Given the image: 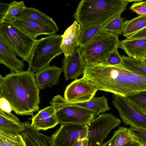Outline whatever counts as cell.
<instances>
[{
    "label": "cell",
    "instance_id": "cell-37",
    "mask_svg": "<svg viewBox=\"0 0 146 146\" xmlns=\"http://www.w3.org/2000/svg\"><path fill=\"white\" fill-rule=\"evenodd\" d=\"M87 134L81 136L77 139L73 146H88Z\"/></svg>",
    "mask_w": 146,
    "mask_h": 146
},
{
    "label": "cell",
    "instance_id": "cell-33",
    "mask_svg": "<svg viewBox=\"0 0 146 146\" xmlns=\"http://www.w3.org/2000/svg\"><path fill=\"white\" fill-rule=\"evenodd\" d=\"M0 110L9 114H11L12 109L8 101L3 97L0 98Z\"/></svg>",
    "mask_w": 146,
    "mask_h": 146
},
{
    "label": "cell",
    "instance_id": "cell-32",
    "mask_svg": "<svg viewBox=\"0 0 146 146\" xmlns=\"http://www.w3.org/2000/svg\"><path fill=\"white\" fill-rule=\"evenodd\" d=\"M131 132L137 137L138 142L141 144L146 146V129L129 128Z\"/></svg>",
    "mask_w": 146,
    "mask_h": 146
},
{
    "label": "cell",
    "instance_id": "cell-14",
    "mask_svg": "<svg viewBox=\"0 0 146 146\" xmlns=\"http://www.w3.org/2000/svg\"><path fill=\"white\" fill-rule=\"evenodd\" d=\"M81 32V26L75 21L61 35V48L64 57L71 55L79 46Z\"/></svg>",
    "mask_w": 146,
    "mask_h": 146
},
{
    "label": "cell",
    "instance_id": "cell-13",
    "mask_svg": "<svg viewBox=\"0 0 146 146\" xmlns=\"http://www.w3.org/2000/svg\"><path fill=\"white\" fill-rule=\"evenodd\" d=\"M13 23L20 30L35 40L38 35H49L56 33L46 26L28 19L15 18Z\"/></svg>",
    "mask_w": 146,
    "mask_h": 146
},
{
    "label": "cell",
    "instance_id": "cell-10",
    "mask_svg": "<svg viewBox=\"0 0 146 146\" xmlns=\"http://www.w3.org/2000/svg\"><path fill=\"white\" fill-rule=\"evenodd\" d=\"M88 123L61 124L50 137L53 146H73L80 137L87 134Z\"/></svg>",
    "mask_w": 146,
    "mask_h": 146
},
{
    "label": "cell",
    "instance_id": "cell-15",
    "mask_svg": "<svg viewBox=\"0 0 146 146\" xmlns=\"http://www.w3.org/2000/svg\"><path fill=\"white\" fill-rule=\"evenodd\" d=\"M63 70L56 66H49L36 72L34 74L35 80L40 90L45 87L50 88L58 85L59 78Z\"/></svg>",
    "mask_w": 146,
    "mask_h": 146
},
{
    "label": "cell",
    "instance_id": "cell-31",
    "mask_svg": "<svg viewBox=\"0 0 146 146\" xmlns=\"http://www.w3.org/2000/svg\"><path fill=\"white\" fill-rule=\"evenodd\" d=\"M130 8L139 16L146 15V1L134 2Z\"/></svg>",
    "mask_w": 146,
    "mask_h": 146
},
{
    "label": "cell",
    "instance_id": "cell-30",
    "mask_svg": "<svg viewBox=\"0 0 146 146\" xmlns=\"http://www.w3.org/2000/svg\"><path fill=\"white\" fill-rule=\"evenodd\" d=\"M118 48L117 47H116L101 64L108 66H116L120 65L122 62V58L118 52Z\"/></svg>",
    "mask_w": 146,
    "mask_h": 146
},
{
    "label": "cell",
    "instance_id": "cell-11",
    "mask_svg": "<svg viewBox=\"0 0 146 146\" xmlns=\"http://www.w3.org/2000/svg\"><path fill=\"white\" fill-rule=\"evenodd\" d=\"M62 63V68L66 81L77 79L78 76L84 74L85 64L79 46L71 55L64 57Z\"/></svg>",
    "mask_w": 146,
    "mask_h": 146
},
{
    "label": "cell",
    "instance_id": "cell-9",
    "mask_svg": "<svg viewBox=\"0 0 146 146\" xmlns=\"http://www.w3.org/2000/svg\"><path fill=\"white\" fill-rule=\"evenodd\" d=\"M98 90V87L88 78L83 76L74 80L66 87L64 98L71 103L90 100Z\"/></svg>",
    "mask_w": 146,
    "mask_h": 146
},
{
    "label": "cell",
    "instance_id": "cell-27",
    "mask_svg": "<svg viewBox=\"0 0 146 146\" xmlns=\"http://www.w3.org/2000/svg\"><path fill=\"white\" fill-rule=\"evenodd\" d=\"M104 24L91 25L81 29L78 46L83 47L90 41Z\"/></svg>",
    "mask_w": 146,
    "mask_h": 146
},
{
    "label": "cell",
    "instance_id": "cell-18",
    "mask_svg": "<svg viewBox=\"0 0 146 146\" xmlns=\"http://www.w3.org/2000/svg\"><path fill=\"white\" fill-rule=\"evenodd\" d=\"M15 17L33 20L47 27L56 32L59 30L53 18L34 7H26L23 10L16 15Z\"/></svg>",
    "mask_w": 146,
    "mask_h": 146
},
{
    "label": "cell",
    "instance_id": "cell-17",
    "mask_svg": "<svg viewBox=\"0 0 146 146\" xmlns=\"http://www.w3.org/2000/svg\"><path fill=\"white\" fill-rule=\"evenodd\" d=\"M17 55L5 43L0 40V64H3L11 72H19L23 71L24 62L19 60Z\"/></svg>",
    "mask_w": 146,
    "mask_h": 146
},
{
    "label": "cell",
    "instance_id": "cell-22",
    "mask_svg": "<svg viewBox=\"0 0 146 146\" xmlns=\"http://www.w3.org/2000/svg\"><path fill=\"white\" fill-rule=\"evenodd\" d=\"M113 144L116 146H121L130 142H139L137 137L131 132L129 128L125 127H120L114 132L112 137Z\"/></svg>",
    "mask_w": 146,
    "mask_h": 146
},
{
    "label": "cell",
    "instance_id": "cell-19",
    "mask_svg": "<svg viewBox=\"0 0 146 146\" xmlns=\"http://www.w3.org/2000/svg\"><path fill=\"white\" fill-rule=\"evenodd\" d=\"M25 129L24 122H20L16 116L12 113H7L0 110V129L19 133L24 131Z\"/></svg>",
    "mask_w": 146,
    "mask_h": 146
},
{
    "label": "cell",
    "instance_id": "cell-6",
    "mask_svg": "<svg viewBox=\"0 0 146 146\" xmlns=\"http://www.w3.org/2000/svg\"><path fill=\"white\" fill-rule=\"evenodd\" d=\"M50 103L53 106L59 123L61 124L88 123L95 118V115L93 111L69 104L60 95L54 96Z\"/></svg>",
    "mask_w": 146,
    "mask_h": 146
},
{
    "label": "cell",
    "instance_id": "cell-16",
    "mask_svg": "<svg viewBox=\"0 0 146 146\" xmlns=\"http://www.w3.org/2000/svg\"><path fill=\"white\" fill-rule=\"evenodd\" d=\"M118 48L129 57L141 61L146 58V38L126 39L120 41Z\"/></svg>",
    "mask_w": 146,
    "mask_h": 146
},
{
    "label": "cell",
    "instance_id": "cell-26",
    "mask_svg": "<svg viewBox=\"0 0 146 146\" xmlns=\"http://www.w3.org/2000/svg\"><path fill=\"white\" fill-rule=\"evenodd\" d=\"M119 14L105 23L100 31L112 33L117 35L123 34V24L125 18Z\"/></svg>",
    "mask_w": 146,
    "mask_h": 146
},
{
    "label": "cell",
    "instance_id": "cell-2",
    "mask_svg": "<svg viewBox=\"0 0 146 146\" xmlns=\"http://www.w3.org/2000/svg\"><path fill=\"white\" fill-rule=\"evenodd\" d=\"M131 0H82L73 17L81 29L92 25L104 24L123 13Z\"/></svg>",
    "mask_w": 146,
    "mask_h": 146
},
{
    "label": "cell",
    "instance_id": "cell-3",
    "mask_svg": "<svg viewBox=\"0 0 146 146\" xmlns=\"http://www.w3.org/2000/svg\"><path fill=\"white\" fill-rule=\"evenodd\" d=\"M120 41L118 35L100 31L86 45L80 47L85 63V68L101 64L118 47Z\"/></svg>",
    "mask_w": 146,
    "mask_h": 146
},
{
    "label": "cell",
    "instance_id": "cell-24",
    "mask_svg": "<svg viewBox=\"0 0 146 146\" xmlns=\"http://www.w3.org/2000/svg\"><path fill=\"white\" fill-rule=\"evenodd\" d=\"M0 146H26L22 135L0 129Z\"/></svg>",
    "mask_w": 146,
    "mask_h": 146
},
{
    "label": "cell",
    "instance_id": "cell-36",
    "mask_svg": "<svg viewBox=\"0 0 146 146\" xmlns=\"http://www.w3.org/2000/svg\"><path fill=\"white\" fill-rule=\"evenodd\" d=\"M100 146H118L113 144L111 138L109 141L102 143ZM121 146H144L139 142H130L127 144Z\"/></svg>",
    "mask_w": 146,
    "mask_h": 146
},
{
    "label": "cell",
    "instance_id": "cell-4",
    "mask_svg": "<svg viewBox=\"0 0 146 146\" xmlns=\"http://www.w3.org/2000/svg\"><path fill=\"white\" fill-rule=\"evenodd\" d=\"M62 39L61 35L53 34L36 40L28 62L33 71L49 66L52 59L63 53L61 48Z\"/></svg>",
    "mask_w": 146,
    "mask_h": 146
},
{
    "label": "cell",
    "instance_id": "cell-20",
    "mask_svg": "<svg viewBox=\"0 0 146 146\" xmlns=\"http://www.w3.org/2000/svg\"><path fill=\"white\" fill-rule=\"evenodd\" d=\"M67 102L70 105L81 107L91 111L94 113L95 116L111 109L109 107L108 100L104 96L100 97L94 96L90 100L84 102L71 103Z\"/></svg>",
    "mask_w": 146,
    "mask_h": 146
},
{
    "label": "cell",
    "instance_id": "cell-25",
    "mask_svg": "<svg viewBox=\"0 0 146 146\" xmlns=\"http://www.w3.org/2000/svg\"><path fill=\"white\" fill-rule=\"evenodd\" d=\"M24 131L33 138L39 146H53L51 138L34 128L29 121H25Z\"/></svg>",
    "mask_w": 146,
    "mask_h": 146
},
{
    "label": "cell",
    "instance_id": "cell-21",
    "mask_svg": "<svg viewBox=\"0 0 146 146\" xmlns=\"http://www.w3.org/2000/svg\"><path fill=\"white\" fill-rule=\"evenodd\" d=\"M122 62L118 66L137 74L146 76V65L141 60L122 55Z\"/></svg>",
    "mask_w": 146,
    "mask_h": 146
},
{
    "label": "cell",
    "instance_id": "cell-12",
    "mask_svg": "<svg viewBox=\"0 0 146 146\" xmlns=\"http://www.w3.org/2000/svg\"><path fill=\"white\" fill-rule=\"evenodd\" d=\"M31 126L35 129L46 131L59 123L53 106L51 104L39 110L31 118Z\"/></svg>",
    "mask_w": 146,
    "mask_h": 146
},
{
    "label": "cell",
    "instance_id": "cell-5",
    "mask_svg": "<svg viewBox=\"0 0 146 146\" xmlns=\"http://www.w3.org/2000/svg\"><path fill=\"white\" fill-rule=\"evenodd\" d=\"M0 40L7 45L22 60L28 62L36 41L20 30L13 23L7 21L0 23Z\"/></svg>",
    "mask_w": 146,
    "mask_h": 146
},
{
    "label": "cell",
    "instance_id": "cell-28",
    "mask_svg": "<svg viewBox=\"0 0 146 146\" xmlns=\"http://www.w3.org/2000/svg\"><path fill=\"white\" fill-rule=\"evenodd\" d=\"M26 7L23 1H17L14 0L9 4L8 8L3 20L0 23L4 21L13 23L15 16L22 11Z\"/></svg>",
    "mask_w": 146,
    "mask_h": 146
},
{
    "label": "cell",
    "instance_id": "cell-1",
    "mask_svg": "<svg viewBox=\"0 0 146 146\" xmlns=\"http://www.w3.org/2000/svg\"><path fill=\"white\" fill-rule=\"evenodd\" d=\"M39 91L29 67L26 71L11 72L4 77L0 75V98L7 100L17 115L33 116L39 108Z\"/></svg>",
    "mask_w": 146,
    "mask_h": 146
},
{
    "label": "cell",
    "instance_id": "cell-8",
    "mask_svg": "<svg viewBox=\"0 0 146 146\" xmlns=\"http://www.w3.org/2000/svg\"><path fill=\"white\" fill-rule=\"evenodd\" d=\"M121 122L120 119L111 114H100L88 124V146H100L111 131Z\"/></svg>",
    "mask_w": 146,
    "mask_h": 146
},
{
    "label": "cell",
    "instance_id": "cell-7",
    "mask_svg": "<svg viewBox=\"0 0 146 146\" xmlns=\"http://www.w3.org/2000/svg\"><path fill=\"white\" fill-rule=\"evenodd\" d=\"M112 102L126 125L133 128L146 129V113L125 97L113 94Z\"/></svg>",
    "mask_w": 146,
    "mask_h": 146
},
{
    "label": "cell",
    "instance_id": "cell-35",
    "mask_svg": "<svg viewBox=\"0 0 146 146\" xmlns=\"http://www.w3.org/2000/svg\"><path fill=\"white\" fill-rule=\"evenodd\" d=\"M26 146H39L35 141L24 131L21 132Z\"/></svg>",
    "mask_w": 146,
    "mask_h": 146
},
{
    "label": "cell",
    "instance_id": "cell-23",
    "mask_svg": "<svg viewBox=\"0 0 146 146\" xmlns=\"http://www.w3.org/2000/svg\"><path fill=\"white\" fill-rule=\"evenodd\" d=\"M146 27V15L139 16L124 22L123 36H126L133 34Z\"/></svg>",
    "mask_w": 146,
    "mask_h": 146
},
{
    "label": "cell",
    "instance_id": "cell-38",
    "mask_svg": "<svg viewBox=\"0 0 146 146\" xmlns=\"http://www.w3.org/2000/svg\"><path fill=\"white\" fill-rule=\"evenodd\" d=\"M9 4L5 3H0V21L3 19L8 8Z\"/></svg>",
    "mask_w": 146,
    "mask_h": 146
},
{
    "label": "cell",
    "instance_id": "cell-29",
    "mask_svg": "<svg viewBox=\"0 0 146 146\" xmlns=\"http://www.w3.org/2000/svg\"><path fill=\"white\" fill-rule=\"evenodd\" d=\"M125 97L146 113V91L133 93Z\"/></svg>",
    "mask_w": 146,
    "mask_h": 146
},
{
    "label": "cell",
    "instance_id": "cell-34",
    "mask_svg": "<svg viewBox=\"0 0 146 146\" xmlns=\"http://www.w3.org/2000/svg\"><path fill=\"white\" fill-rule=\"evenodd\" d=\"M126 39L146 38V27L141 30L126 37Z\"/></svg>",
    "mask_w": 146,
    "mask_h": 146
},
{
    "label": "cell",
    "instance_id": "cell-39",
    "mask_svg": "<svg viewBox=\"0 0 146 146\" xmlns=\"http://www.w3.org/2000/svg\"><path fill=\"white\" fill-rule=\"evenodd\" d=\"M141 61L144 64L146 65V58L144 60H141Z\"/></svg>",
    "mask_w": 146,
    "mask_h": 146
}]
</instances>
